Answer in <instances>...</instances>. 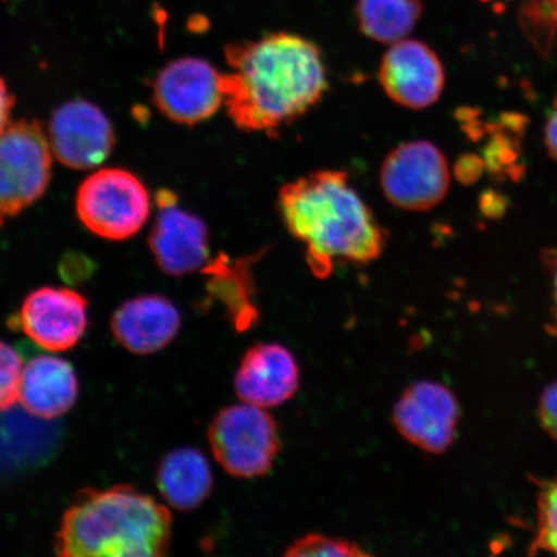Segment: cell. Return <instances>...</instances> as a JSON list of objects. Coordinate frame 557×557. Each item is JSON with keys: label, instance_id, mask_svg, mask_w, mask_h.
<instances>
[{"label": "cell", "instance_id": "obj_21", "mask_svg": "<svg viewBox=\"0 0 557 557\" xmlns=\"http://www.w3.org/2000/svg\"><path fill=\"white\" fill-rule=\"evenodd\" d=\"M284 555L288 557H360L368 556L369 554L364 552L363 547L352 541L331 537V535L322 533H309L292 543Z\"/></svg>", "mask_w": 557, "mask_h": 557}, {"label": "cell", "instance_id": "obj_18", "mask_svg": "<svg viewBox=\"0 0 557 557\" xmlns=\"http://www.w3.org/2000/svg\"><path fill=\"white\" fill-rule=\"evenodd\" d=\"M249 262L239 260L230 263L227 257H219L203 269V273L211 276L207 287L209 294L225 306L235 329L239 331L249 329L259 318L252 304L253 281Z\"/></svg>", "mask_w": 557, "mask_h": 557}, {"label": "cell", "instance_id": "obj_1", "mask_svg": "<svg viewBox=\"0 0 557 557\" xmlns=\"http://www.w3.org/2000/svg\"><path fill=\"white\" fill-rule=\"evenodd\" d=\"M225 107L236 127L273 132L296 122L323 99L329 78L319 47L301 35L274 33L230 44Z\"/></svg>", "mask_w": 557, "mask_h": 557}, {"label": "cell", "instance_id": "obj_19", "mask_svg": "<svg viewBox=\"0 0 557 557\" xmlns=\"http://www.w3.org/2000/svg\"><path fill=\"white\" fill-rule=\"evenodd\" d=\"M422 12L421 0H358L355 9L360 32L383 45L406 39Z\"/></svg>", "mask_w": 557, "mask_h": 557}, {"label": "cell", "instance_id": "obj_10", "mask_svg": "<svg viewBox=\"0 0 557 557\" xmlns=\"http://www.w3.org/2000/svg\"><path fill=\"white\" fill-rule=\"evenodd\" d=\"M53 157L73 170L101 165L115 145L113 125L103 111L86 100L61 104L48 127Z\"/></svg>", "mask_w": 557, "mask_h": 557}, {"label": "cell", "instance_id": "obj_2", "mask_svg": "<svg viewBox=\"0 0 557 557\" xmlns=\"http://www.w3.org/2000/svg\"><path fill=\"white\" fill-rule=\"evenodd\" d=\"M278 213L292 236L304 244L318 277L330 276L336 261L377 260L386 246L385 230L345 172L317 171L284 185Z\"/></svg>", "mask_w": 557, "mask_h": 557}, {"label": "cell", "instance_id": "obj_8", "mask_svg": "<svg viewBox=\"0 0 557 557\" xmlns=\"http://www.w3.org/2000/svg\"><path fill=\"white\" fill-rule=\"evenodd\" d=\"M152 99L174 123H203L225 102L224 74L198 58L174 60L152 82Z\"/></svg>", "mask_w": 557, "mask_h": 557}, {"label": "cell", "instance_id": "obj_22", "mask_svg": "<svg viewBox=\"0 0 557 557\" xmlns=\"http://www.w3.org/2000/svg\"><path fill=\"white\" fill-rule=\"evenodd\" d=\"M23 372V358L15 348L0 339V412L12 408L20 400Z\"/></svg>", "mask_w": 557, "mask_h": 557}, {"label": "cell", "instance_id": "obj_14", "mask_svg": "<svg viewBox=\"0 0 557 557\" xmlns=\"http://www.w3.org/2000/svg\"><path fill=\"white\" fill-rule=\"evenodd\" d=\"M234 386L243 403L263 409L282 406L298 392L299 367L295 355L275 343L248 348L236 371Z\"/></svg>", "mask_w": 557, "mask_h": 557}, {"label": "cell", "instance_id": "obj_16", "mask_svg": "<svg viewBox=\"0 0 557 557\" xmlns=\"http://www.w3.org/2000/svg\"><path fill=\"white\" fill-rule=\"evenodd\" d=\"M78 393V379L66 360L40 355L24 366L20 401L26 412L53 420L73 408Z\"/></svg>", "mask_w": 557, "mask_h": 557}, {"label": "cell", "instance_id": "obj_28", "mask_svg": "<svg viewBox=\"0 0 557 557\" xmlns=\"http://www.w3.org/2000/svg\"><path fill=\"white\" fill-rule=\"evenodd\" d=\"M482 208L486 214L497 215L498 212L503 213L505 211V203L499 197H496V195H487L483 201Z\"/></svg>", "mask_w": 557, "mask_h": 557}, {"label": "cell", "instance_id": "obj_13", "mask_svg": "<svg viewBox=\"0 0 557 557\" xmlns=\"http://www.w3.org/2000/svg\"><path fill=\"white\" fill-rule=\"evenodd\" d=\"M18 323L26 336L45 350H70L85 336L87 298L70 288L35 289L21 306Z\"/></svg>", "mask_w": 557, "mask_h": 557}, {"label": "cell", "instance_id": "obj_5", "mask_svg": "<svg viewBox=\"0 0 557 557\" xmlns=\"http://www.w3.org/2000/svg\"><path fill=\"white\" fill-rule=\"evenodd\" d=\"M208 442L221 468L239 479L267 475L281 450L274 418L247 403L220 410L209 424Z\"/></svg>", "mask_w": 557, "mask_h": 557}, {"label": "cell", "instance_id": "obj_9", "mask_svg": "<svg viewBox=\"0 0 557 557\" xmlns=\"http://www.w3.org/2000/svg\"><path fill=\"white\" fill-rule=\"evenodd\" d=\"M459 404L442 383L420 381L404 389L393 409L398 433L414 447L430 455H443L455 444Z\"/></svg>", "mask_w": 557, "mask_h": 557}, {"label": "cell", "instance_id": "obj_17", "mask_svg": "<svg viewBox=\"0 0 557 557\" xmlns=\"http://www.w3.org/2000/svg\"><path fill=\"white\" fill-rule=\"evenodd\" d=\"M157 484L172 507L191 511L211 496L213 473L203 453L183 447L170 451L160 461Z\"/></svg>", "mask_w": 557, "mask_h": 557}, {"label": "cell", "instance_id": "obj_23", "mask_svg": "<svg viewBox=\"0 0 557 557\" xmlns=\"http://www.w3.org/2000/svg\"><path fill=\"white\" fill-rule=\"evenodd\" d=\"M541 426L557 443V381L543 389L539 404Z\"/></svg>", "mask_w": 557, "mask_h": 557}, {"label": "cell", "instance_id": "obj_20", "mask_svg": "<svg viewBox=\"0 0 557 557\" xmlns=\"http://www.w3.org/2000/svg\"><path fill=\"white\" fill-rule=\"evenodd\" d=\"M531 555L557 556V478L542 484L537 494V533L529 547Z\"/></svg>", "mask_w": 557, "mask_h": 557}, {"label": "cell", "instance_id": "obj_12", "mask_svg": "<svg viewBox=\"0 0 557 557\" xmlns=\"http://www.w3.org/2000/svg\"><path fill=\"white\" fill-rule=\"evenodd\" d=\"M379 76L389 99L410 110L434 104L445 86L441 59L426 44L414 39H403L388 48Z\"/></svg>", "mask_w": 557, "mask_h": 557}, {"label": "cell", "instance_id": "obj_3", "mask_svg": "<svg viewBox=\"0 0 557 557\" xmlns=\"http://www.w3.org/2000/svg\"><path fill=\"white\" fill-rule=\"evenodd\" d=\"M169 508L129 485L85 490L62 517L55 553L64 557H156L169 553Z\"/></svg>", "mask_w": 557, "mask_h": 557}, {"label": "cell", "instance_id": "obj_11", "mask_svg": "<svg viewBox=\"0 0 557 557\" xmlns=\"http://www.w3.org/2000/svg\"><path fill=\"white\" fill-rule=\"evenodd\" d=\"M159 213L151 228L149 246L165 274L184 276L203 270L211 256L208 227L203 220L177 207L176 195L158 194Z\"/></svg>", "mask_w": 557, "mask_h": 557}, {"label": "cell", "instance_id": "obj_6", "mask_svg": "<svg viewBox=\"0 0 557 557\" xmlns=\"http://www.w3.org/2000/svg\"><path fill=\"white\" fill-rule=\"evenodd\" d=\"M48 136L34 121L10 123L0 134V226L44 197L52 176Z\"/></svg>", "mask_w": 557, "mask_h": 557}, {"label": "cell", "instance_id": "obj_7", "mask_svg": "<svg viewBox=\"0 0 557 557\" xmlns=\"http://www.w3.org/2000/svg\"><path fill=\"white\" fill-rule=\"evenodd\" d=\"M449 184L447 159L436 145L423 139L396 146L383 160L382 191L404 211L424 212L441 205Z\"/></svg>", "mask_w": 557, "mask_h": 557}, {"label": "cell", "instance_id": "obj_15", "mask_svg": "<svg viewBox=\"0 0 557 557\" xmlns=\"http://www.w3.org/2000/svg\"><path fill=\"white\" fill-rule=\"evenodd\" d=\"M181 315L169 298L144 295L129 299L111 318V331L117 344L137 355L163 350L176 338Z\"/></svg>", "mask_w": 557, "mask_h": 557}, {"label": "cell", "instance_id": "obj_24", "mask_svg": "<svg viewBox=\"0 0 557 557\" xmlns=\"http://www.w3.org/2000/svg\"><path fill=\"white\" fill-rule=\"evenodd\" d=\"M542 261L548 271L549 278H552V320L547 324V332L557 337V249L549 248L543 250Z\"/></svg>", "mask_w": 557, "mask_h": 557}, {"label": "cell", "instance_id": "obj_4", "mask_svg": "<svg viewBox=\"0 0 557 557\" xmlns=\"http://www.w3.org/2000/svg\"><path fill=\"white\" fill-rule=\"evenodd\" d=\"M75 207L78 219L90 233L122 242L141 232L150 215L151 201L136 174L104 169L83 181Z\"/></svg>", "mask_w": 557, "mask_h": 557}, {"label": "cell", "instance_id": "obj_25", "mask_svg": "<svg viewBox=\"0 0 557 557\" xmlns=\"http://www.w3.org/2000/svg\"><path fill=\"white\" fill-rule=\"evenodd\" d=\"M486 169L484 159L475 156H465L456 164V176L462 184H472L482 176Z\"/></svg>", "mask_w": 557, "mask_h": 557}, {"label": "cell", "instance_id": "obj_26", "mask_svg": "<svg viewBox=\"0 0 557 557\" xmlns=\"http://www.w3.org/2000/svg\"><path fill=\"white\" fill-rule=\"evenodd\" d=\"M13 104H15V100H13L10 89L7 87L5 82L0 78V134L10 124Z\"/></svg>", "mask_w": 557, "mask_h": 557}, {"label": "cell", "instance_id": "obj_27", "mask_svg": "<svg viewBox=\"0 0 557 557\" xmlns=\"http://www.w3.org/2000/svg\"><path fill=\"white\" fill-rule=\"evenodd\" d=\"M545 141L548 156L557 162V109H555L548 116L545 132Z\"/></svg>", "mask_w": 557, "mask_h": 557}]
</instances>
